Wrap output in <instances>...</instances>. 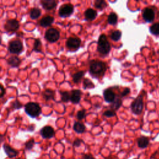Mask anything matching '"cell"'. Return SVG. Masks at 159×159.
Here are the masks:
<instances>
[{
	"label": "cell",
	"mask_w": 159,
	"mask_h": 159,
	"mask_svg": "<svg viewBox=\"0 0 159 159\" xmlns=\"http://www.w3.org/2000/svg\"><path fill=\"white\" fill-rule=\"evenodd\" d=\"M90 71L93 75H103L106 71L105 63L100 61H94L90 65Z\"/></svg>",
	"instance_id": "1"
},
{
	"label": "cell",
	"mask_w": 159,
	"mask_h": 159,
	"mask_svg": "<svg viewBox=\"0 0 159 159\" xmlns=\"http://www.w3.org/2000/svg\"><path fill=\"white\" fill-rule=\"evenodd\" d=\"M111 50V46L108 41L107 38L105 35H101L98 40V52L103 54L106 55L108 54Z\"/></svg>",
	"instance_id": "2"
},
{
	"label": "cell",
	"mask_w": 159,
	"mask_h": 159,
	"mask_svg": "<svg viewBox=\"0 0 159 159\" xmlns=\"http://www.w3.org/2000/svg\"><path fill=\"white\" fill-rule=\"evenodd\" d=\"M25 111L31 117H36L41 114V108L37 103L31 102L26 105Z\"/></svg>",
	"instance_id": "3"
},
{
	"label": "cell",
	"mask_w": 159,
	"mask_h": 159,
	"mask_svg": "<svg viewBox=\"0 0 159 159\" xmlns=\"http://www.w3.org/2000/svg\"><path fill=\"white\" fill-rule=\"evenodd\" d=\"M8 50L11 54H19L21 53L23 50L22 44L19 40H14L10 43Z\"/></svg>",
	"instance_id": "4"
},
{
	"label": "cell",
	"mask_w": 159,
	"mask_h": 159,
	"mask_svg": "<svg viewBox=\"0 0 159 159\" xmlns=\"http://www.w3.org/2000/svg\"><path fill=\"white\" fill-rule=\"evenodd\" d=\"M45 37L49 42L55 43L58 41L60 37V34L57 29L51 28L46 31Z\"/></svg>",
	"instance_id": "5"
},
{
	"label": "cell",
	"mask_w": 159,
	"mask_h": 159,
	"mask_svg": "<svg viewBox=\"0 0 159 159\" xmlns=\"http://www.w3.org/2000/svg\"><path fill=\"white\" fill-rule=\"evenodd\" d=\"M131 109L135 114H140L143 109V100L142 96H139L132 103Z\"/></svg>",
	"instance_id": "6"
},
{
	"label": "cell",
	"mask_w": 159,
	"mask_h": 159,
	"mask_svg": "<svg viewBox=\"0 0 159 159\" xmlns=\"http://www.w3.org/2000/svg\"><path fill=\"white\" fill-rule=\"evenodd\" d=\"M73 13V6L71 5H62L59 11V14L62 18H67L70 16Z\"/></svg>",
	"instance_id": "7"
},
{
	"label": "cell",
	"mask_w": 159,
	"mask_h": 159,
	"mask_svg": "<svg viewBox=\"0 0 159 159\" xmlns=\"http://www.w3.org/2000/svg\"><path fill=\"white\" fill-rule=\"evenodd\" d=\"M19 27V23L16 19L8 20L5 26V28L8 32H14L17 31Z\"/></svg>",
	"instance_id": "8"
},
{
	"label": "cell",
	"mask_w": 159,
	"mask_h": 159,
	"mask_svg": "<svg viewBox=\"0 0 159 159\" xmlns=\"http://www.w3.org/2000/svg\"><path fill=\"white\" fill-rule=\"evenodd\" d=\"M81 41L80 39L70 37L67 40V46L70 49H77L80 46Z\"/></svg>",
	"instance_id": "9"
},
{
	"label": "cell",
	"mask_w": 159,
	"mask_h": 159,
	"mask_svg": "<svg viewBox=\"0 0 159 159\" xmlns=\"http://www.w3.org/2000/svg\"><path fill=\"white\" fill-rule=\"evenodd\" d=\"M142 17L145 21L147 22H151L153 21L155 18V13L151 8H145L143 11Z\"/></svg>",
	"instance_id": "10"
},
{
	"label": "cell",
	"mask_w": 159,
	"mask_h": 159,
	"mask_svg": "<svg viewBox=\"0 0 159 159\" xmlns=\"http://www.w3.org/2000/svg\"><path fill=\"white\" fill-rule=\"evenodd\" d=\"M54 130L51 126H45L41 131V136L45 139L52 138L54 136Z\"/></svg>",
	"instance_id": "11"
},
{
	"label": "cell",
	"mask_w": 159,
	"mask_h": 159,
	"mask_svg": "<svg viewBox=\"0 0 159 159\" xmlns=\"http://www.w3.org/2000/svg\"><path fill=\"white\" fill-rule=\"evenodd\" d=\"M43 7L46 10H51L56 7L57 2L54 0H43L41 1Z\"/></svg>",
	"instance_id": "12"
},
{
	"label": "cell",
	"mask_w": 159,
	"mask_h": 159,
	"mask_svg": "<svg viewBox=\"0 0 159 159\" xmlns=\"http://www.w3.org/2000/svg\"><path fill=\"white\" fill-rule=\"evenodd\" d=\"M81 91L78 90H75L72 91L71 96H70V100L74 104H77L80 102L81 99Z\"/></svg>",
	"instance_id": "13"
},
{
	"label": "cell",
	"mask_w": 159,
	"mask_h": 159,
	"mask_svg": "<svg viewBox=\"0 0 159 159\" xmlns=\"http://www.w3.org/2000/svg\"><path fill=\"white\" fill-rule=\"evenodd\" d=\"M103 96L105 101L108 103L113 102L115 100V94L111 90H105L103 93Z\"/></svg>",
	"instance_id": "14"
},
{
	"label": "cell",
	"mask_w": 159,
	"mask_h": 159,
	"mask_svg": "<svg viewBox=\"0 0 159 159\" xmlns=\"http://www.w3.org/2000/svg\"><path fill=\"white\" fill-rule=\"evenodd\" d=\"M54 21V18L52 16H47L41 19V20L40 21V25L42 27H46L48 26H50Z\"/></svg>",
	"instance_id": "15"
},
{
	"label": "cell",
	"mask_w": 159,
	"mask_h": 159,
	"mask_svg": "<svg viewBox=\"0 0 159 159\" xmlns=\"http://www.w3.org/2000/svg\"><path fill=\"white\" fill-rule=\"evenodd\" d=\"M3 148L5 151V153L9 157L13 158V157H16L18 154V152L16 150H15L11 147H10V145H8L7 144H5L3 145Z\"/></svg>",
	"instance_id": "16"
},
{
	"label": "cell",
	"mask_w": 159,
	"mask_h": 159,
	"mask_svg": "<svg viewBox=\"0 0 159 159\" xmlns=\"http://www.w3.org/2000/svg\"><path fill=\"white\" fill-rule=\"evenodd\" d=\"M96 16H97L96 11L93 9H88L85 13V16L87 20H90V21L93 20L96 18Z\"/></svg>",
	"instance_id": "17"
},
{
	"label": "cell",
	"mask_w": 159,
	"mask_h": 159,
	"mask_svg": "<svg viewBox=\"0 0 159 159\" xmlns=\"http://www.w3.org/2000/svg\"><path fill=\"white\" fill-rule=\"evenodd\" d=\"M149 144V140L147 137L144 136H141L137 139V144L140 148L144 149L146 148Z\"/></svg>",
	"instance_id": "18"
},
{
	"label": "cell",
	"mask_w": 159,
	"mask_h": 159,
	"mask_svg": "<svg viewBox=\"0 0 159 159\" xmlns=\"http://www.w3.org/2000/svg\"><path fill=\"white\" fill-rule=\"evenodd\" d=\"M8 64L11 67H18L21 63V60L18 57L16 56H12L8 59Z\"/></svg>",
	"instance_id": "19"
},
{
	"label": "cell",
	"mask_w": 159,
	"mask_h": 159,
	"mask_svg": "<svg viewBox=\"0 0 159 159\" xmlns=\"http://www.w3.org/2000/svg\"><path fill=\"white\" fill-rule=\"evenodd\" d=\"M73 129L78 134H82L85 131V126L82 123L77 122L75 123L73 126Z\"/></svg>",
	"instance_id": "20"
},
{
	"label": "cell",
	"mask_w": 159,
	"mask_h": 159,
	"mask_svg": "<svg viewBox=\"0 0 159 159\" xmlns=\"http://www.w3.org/2000/svg\"><path fill=\"white\" fill-rule=\"evenodd\" d=\"M41 10L37 8H32L30 11V17L32 19H37L40 16H41Z\"/></svg>",
	"instance_id": "21"
},
{
	"label": "cell",
	"mask_w": 159,
	"mask_h": 159,
	"mask_svg": "<svg viewBox=\"0 0 159 159\" xmlns=\"http://www.w3.org/2000/svg\"><path fill=\"white\" fill-rule=\"evenodd\" d=\"M43 96L46 101L53 100L54 98V92L51 90H46L43 93Z\"/></svg>",
	"instance_id": "22"
},
{
	"label": "cell",
	"mask_w": 159,
	"mask_h": 159,
	"mask_svg": "<svg viewBox=\"0 0 159 159\" xmlns=\"http://www.w3.org/2000/svg\"><path fill=\"white\" fill-rule=\"evenodd\" d=\"M108 23L111 25H115L117 22V16L116 13H111L108 18Z\"/></svg>",
	"instance_id": "23"
},
{
	"label": "cell",
	"mask_w": 159,
	"mask_h": 159,
	"mask_svg": "<svg viewBox=\"0 0 159 159\" xmlns=\"http://www.w3.org/2000/svg\"><path fill=\"white\" fill-rule=\"evenodd\" d=\"M84 76V71H78L76 73H75L73 75V80L75 83H78L81 80L82 77Z\"/></svg>",
	"instance_id": "24"
},
{
	"label": "cell",
	"mask_w": 159,
	"mask_h": 159,
	"mask_svg": "<svg viewBox=\"0 0 159 159\" xmlns=\"http://www.w3.org/2000/svg\"><path fill=\"white\" fill-rule=\"evenodd\" d=\"M150 32L153 35H159V22L155 23L152 26H150Z\"/></svg>",
	"instance_id": "25"
},
{
	"label": "cell",
	"mask_w": 159,
	"mask_h": 159,
	"mask_svg": "<svg viewBox=\"0 0 159 159\" xmlns=\"http://www.w3.org/2000/svg\"><path fill=\"white\" fill-rule=\"evenodd\" d=\"M111 37L112 40H113V41H119V40L120 39L121 37V32L119 31H114L111 34Z\"/></svg>",
	"instance_id": "26"
},
{
	"label": "cell",
	"mask_w": 159,
	"mask_h": 159,
	"mask_svg": "<svg viewBox=\"0 0 159 159\" xmlns=\"http://www.w3.org/2000/svg\"><path fill=\"white\" fill-rule=\"evenodd\" d=\"M95 6L96 8H98L99 10H103L104 8H106L107 5H106V3H105V2L102 1V0H98V1L95 2Z\"/></svg>",
	"instance_id": "27"
},
{
	"label": "cell",
	"mask_w": 159,
	"mask_h": 159,
	"mask_svg": "<svg viewBox=\"0 0 159 159\" xmlns=\"http://www.w3.org/2000/svg\"><path fill=\"white\" fill-rule=\"evenodd\" d=\"M41 46H42V44H41V41H40L39 39H36L34 43V50L36 52H41Z\"/></svg>",
	"instance_id": "28"
},
{
	"label": "cell",
	"mask_w": 159,
	"mask_h": 159,
	"mask_svg": "<svg viewBox=\"0 0 159 159\" xmlns=\"http://www.w3.org/2000/svg\"><path fill=\"white\" fill-rule=\"evenodd\" d=\"M62 101L63 102H68L70 100V96L69 93L67 92H63L61 93Z\"/></svg>",
	"instance_id": "29"
},
{
	"label": "cell",
	"mask_w": 159,
	"mask_h": 159,
	"mask_svg": "<svg viewBox=\"0 0 159 159\" xmlns=\"http://www.w3.org/2000/svg\"><path fill=\"white\" fill-rule=\"evenodd\" d=\"M122 104V101L120 99H117L114 100V103L112 105V108L114 110H117L119 108L121 107Z\"/></svg>",
	"instance_id": "30"
},
{
	"label": "cell",
	"mask_w": 159,
	"mask_h": 159,
	"mask_svg": "<svg viewBox=\"0 0 159 159\" xmlns=\"http://www.w3.org/2000/svg\"><path fill=\"white\" fill-rule=\"evenodd\" d=\"M84 88H92L94 87L93 84L90 80L89 79H85L84 80Z\"/></svg>",
	"instance_id": "31"
},
{
	"label": "cell",
	"mask_w": 159,
	"mask_h": 159,
	"mask_svg": "<svg viewBox=\"0 0 159 159\" xmlns=\"http://www.w3.org/2000/svg\"><path fill=\"white\" fill-rule=\"evenodd\" d=\"M85 116V110H81V111H79L77 112V115L76 117L78 118V119L79 120H82L83 119Z\"/></svg>",
	"instance_id": "32"
},
{
	"label": "cell",
	"mask_w": 159,
	"mask_h": 159,
	"mask_svg": "<svg viewBox=\"0 0 159 159\" xmlns=\"http://www.w3.org/2000/svg\"><path fill=\"white\" fill-rule=\"evenodd\" d=\"M116 115V112L112 110H108L104 112V116L108 117H111Z\"/></svg>",
	"instance_id": "33"
},
{
	"label": "cell",
	"mask_w": 159,
	"mask_h": 159,
	"mask_svg": "<svg viewBox=\"0 0 159 159\" xmlns=\"http://www.w3.org/2000/svg\"><path fill=\"white\" fill-rule=\"evenodd\" d=\"M34 144V141L33 139H31L30 141H29L26 144V148L27 149H31Z\"/></svg>",
	"instance_id": "34"
},
{
	"label": "cell",
	"mask_w": 159,
	"mask_h": 159,
	"mask_svg": "<svg viewBox=\"0 0 159 159\" xmlns=\"http://www.w3.org/2000/svg\"><path fill=\"white\" fill-rule=\"evenodd\" d=\"M82 142H83V141L80 139H76L73 142V145L75 147H79L81 145Z\"/></svg>",
	"instance_id": "35"
},
{
	"label": "cell",
	"mask_w": 159,
	"mask_h": 159,
	"mask_svg": "<svg viewBox=\"0 0 159 159\" xmlns=\"http://www.w3.org/2000/svg\"><path fill=\"white\" fill-rule=\"evenodd\" d=\"M5 94V90L3 87L0 85V98H2Z\"/></svg>",
	"instance_id": "36"
},
{
	"label": "cell",
	"mask_w": 159,
	"mask_h": 159,
	"mask_svg": "<svg viewBox=\"0 0 159 159\" xmlns=\"http://www.w3.org/2000/svg\"><path fill=\"white\" fill-rule=\"evenodd\" d=\"M130 93V90H129V88H125L124 90V91L122 92V93H121V96H126V95H128L129 93Z\"/></svg>",
	"instance_id": "37"
},
{
	"label": "cell",
	"mask_w": 159,
	"mask_h": 159,
	"mask_svg": "<svg viewBox=\"0 0 159 159\" xmlns=\"http://www.w3.org/2000/svg\"><path fill=\"white\" fill-rule=\"evenodd\" d=\"M13 106H14V108L15 109H19V108H20L22 107L21 104L18 101H16L14 102V104H13Z\"/></svg>",
	"instance_id": "38"
},
{
	"label": "cell",
	"mask_w": 159,
	"mask_h": 159,
	"mask_svg": "<svg viewBox=\"0 0 159 159\" xmlns=\"http://www.w3.org/2000/svg\"><path fill=\"white\" fill-rule=\"evenodd\" d=\"M81 159H95L94 157L90 155H84Z\"/></svg>",
	"instance_id": "39"
},
{
	"label": "cell",
	"mask_w": 159,
	"mask_h": 159,
	"mask_svg": "<svg viewBox=\"0 0 159 159\" xmlns=\"http://www.w3.org/2000/svg\"><path fill=\"white\" fill-rule=\"evenodd\" d=\"M106 159H117V158H116V157H112V156H109V157H108V158H106Z\"/></svg>",
	"instance_id": "40"
},
{
	"label": "cell",
	"mask_w": 159,
	"mask_h": 159,
	"mask_svg": "<svg viewBox=\"0 0 159 159\" xmlns=\"http://www.w3.org/2000/svg\"><path fill=\"white\" fill-rule=\"evenodd\" d=\"M18 159H21V158H18Z\"/></svg>",
	"instance_id": "41"
}]
</instances>
